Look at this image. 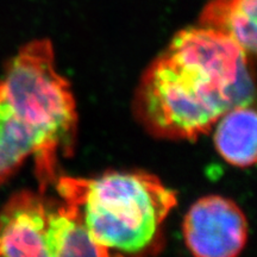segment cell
I'll list each match as a JSON object with an SVG mask.
<instances>
[{"instance_id": "obj_6", "label": "cell", "mask_w": 257, "mask_h": 257, "mask_svg": "<svg viewBox=\"0 0 257 257\" xmlns=\"http://www.w3.org/2000/svg\"><path fill=\"white\" fill-rule=\"evenodd\" d=\"M251 105L231 108L214 125L218 153L227 163L242 168L252 166L256 161L257 119Z\"/></svg>"}, {"instance_id": "obj_4", "label": "cell", "mask_w": 257, "mask_h": 257, "mask_svg": "<svg viewBox=\"0 0 257 257\" xmlns=\"http://www.w3.org/2000/svg\"><path fill=\"white\" fill-rule=\"evenodd\" d=\"M0 257L105 256L70 205L21 192L0 211Z\"/></svg>"}, {"instance_id": "obj_3", "label": "cell", "mask_w": 257, "mask_h": 257, "mask_svg": "<svg viewBox=\"0 0 257 257\" xmlns=\"http://www.w3.org/2000/svg\"><path fill=\"white\" fill-rule=\"evenodd\" d=\"M0 96L36 138L34 159L43 189L56 181L60 154L72 152L78 120L73 93L57 73L49 41H32L18 51L0 80Z\"/></svg>"}, {"instance_id": "obj_8", "label": "cell", "mask_w": 257, "mask_h": 257, "mask_svg": "<svg viewBox=\"0 0 257 257\" xmlns=\"http://www.w3.org/2000/svg\"><path fill=\"white\" fill-rule=\"evenodd\" d=\"M36 153V138L0 96V185Z\"/></svg>"}, {"instance_id": "obj_2", "label": "cell", "mask_w": 257, "mask_h": 257, "mask_svg": "<svg viewBox=\"0 0 257 257\" xmlns=\"http://www.w3.org/2000/svg\"><path fill=\"white\" fill-rule=\"evenodd\" d=\"M57 192L105 257H140L152 248L176 205L175 193L146 173L63 176L57 179Z\"/></svg>"}, {"instance_id": "obj_7", "label": "cell", "mask_w": 257, "mask_h": 257, "mask_svg": "<svg viewBox=\"0 0 257 257\" xmlns=\"http://www.w3.org/2000/svg\"><path fill=\"white\" fill-rule=\"evenodd\" d=\"M257 0H211L200 15L201 27L232 38L252 57L256 50Z\"/></svg>"}, {"instance_id": "obj_5", "label": "cell", "mask_w": 257, "mask_h": 257, "mask_svg": "<svg viewBox=\"0 0 257 257\" xmlns=\"http://www.w3.org/2000/svg\"><path fill=\"white\" fill-rule=\"evenodd\" d=\"M184 234L194 257H237L248 238V223L232 200L208 195L189 208Z\"/></svg>"}, {"instance_id": "obj_1", "label": "cell", "mask_w": 257, "mask_h": 257, "mask_svg": "<svg viewBox=\"0 0 257 257\" xmlns=\"http://www.w3.org/2000/svg\"><path fill=\"white\" fill-rule=\"evenodd\" d=\"M248 54L213 29L179 31L143 78L140 107L154 134L194 140L221 115L253 101Z\"/></svg>"}]
</instances>
